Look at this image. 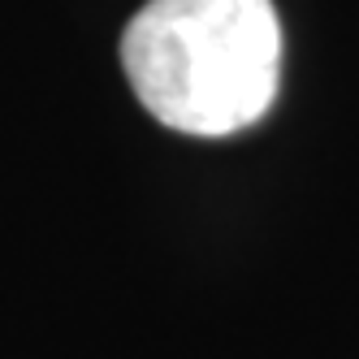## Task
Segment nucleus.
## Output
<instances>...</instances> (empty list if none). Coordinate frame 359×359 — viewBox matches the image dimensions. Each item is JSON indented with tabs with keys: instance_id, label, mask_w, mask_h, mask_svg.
<instances>
[{
	"instance_id": "1",
	"label": "nucleus",
	"mask_w": 359,
	"mask_h": 359,
	"mask_svg": "<svg viewBox=\"0 0 359 359\" xmlns=\"http://www.w3.org/2000/svg\"><path fill=\"white\" fill-rule=\"evenodd\" d=\"M121 69L169 130L238 135L281 87L277 9L273 0H147L121 35Z\"/></svg>"
}]
</instances>
